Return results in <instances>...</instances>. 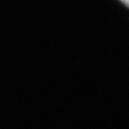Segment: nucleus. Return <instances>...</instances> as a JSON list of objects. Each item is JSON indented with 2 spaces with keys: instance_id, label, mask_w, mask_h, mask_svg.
<instances>
[{
  "instance_id": "nucleus-1",
  "label": "nucleus",
  "mask_w": 129,
  "mask_h": 129,
  "mask_svg": "<svg viewBox=\"0 0 129 129\" xmlns=\"http://www.w3.org/2000/svg\"><path fill=\"white\" fill-rule=\"evenodd\" d=\"M120 1H121L123 4L126 6V7H128V5H129V0H120Z\"/></svg>"
}]
</instances>
